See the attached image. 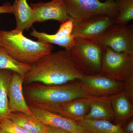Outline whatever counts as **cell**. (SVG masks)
<instances>
[{"mask_svg": "<svg viewBox=\"0 0 133 133\" xmlns=\"http://www.w3.org/2000/svg\"><path fill=\"white\" fill-rule=\"evenodd\" d=\"M0 133H8L5 132V131H3L1 129H0Z\"/></svg>", "mask_w": 133, "mask_h": 133, "instance_id": "83f0119b", "label": "cell"}, {"mask_svg": "<svg viewBox=\"0 0 133 133\" xmlns=\"http://www.w3.org/2000/svg\"><path fill=\"white\" fill-rule=\"evenodd\" d=\"M8 118L15 122L31 133H47V127L44 125L35 115L20 112H13Z\"/></svg>", "mask_w": 133, "mask_h": 133, "instance_id": "ac0fdd59", "label": "cell"}, {"mask_svg": "<svg viewBox=\"0 0 133 133\" xmlns=\"http://www.w3.org/2000/svg\"><path fill=\"white\" fill-rule=\"evenodd\" d=\"M67 14L73 22L99 15L115 18L118 14L115 0H63Z\"/></svg>", "mask_w": 133, "mask_h": 133, "instance_id": "8992f818", "label": "cell"}, {"mask_svg": "<svg viewBox=\"0 0 133 133\" xmlns=\"http://www.w3.org/2000/svg\"><path fill=\"white\" fill-rule=\"evenodd\" d=\"M84 74L77 68L69 51L51 52L31 65L24 84L38 83L58 85L81 79Z\"/></svg>", "mask_w": 133, "mask_h": 133, "instance_id": "6da1fadb", "label": "cell"}, {"mask_svg": "<svg viewBox=\"0 0 133 133\" xmlns=\"http://www.w3.org/2000/svg\"><path fill=\"white\" fill-rule=\"evenodd\" d=\"M23 84L24 77L13 72L8 91L10 110L11 113L20 112L33 115L24 97Z\"/></svg>", "mask_w": 133, "mask_h": 133, "instance_id": "7c38bea8", "label": "cell"}, {"mask_svg": "<svg viewBox=\"0 0 133 133\" xmlns=\"http://www.w3.org/2000/svg\"><path fill=\"white\" fill-rule=\"evenodd\" d=\"M102 46L99 74L125 83L133 78V54L116 52L108 47Z\"/></svg>", "mask_w": 133, "mask_h": 133, "instance_id": "5b68a950", "label": "cell"}, {"mask_svg": "<svg viewBox=\"0 0 133 133\" xmlns=\"http://www.w3.org/2000/svg\"><path fill=\"white\" fill-rule=\"evenodd\" d=\"M89 108L87 97L83 98L62 104L54 112L77 121L84 118Z\"/></svg>", "mask_w": 133, "mask_h": 133, "instance_id": "2e32d148", "label": "cell"}, {"mask_svg": "<svg viewBox=\"0 0 133 133\" xmlns=\"http://www.w3.org/2000/svg\"><path fill=\"white\" fill-rule=\"evenodd\" d=\"M36 22H42L55 20L61 23L70 19L66 12L63 0H51L48 2L31 3Z\"/></svg>", "mask_w": 133, "mask_h": 133, "instance_id": "30bf717a", "label": "cell"}, {"mask_svg": "<svg viewBox=\"0 0 133 133\" xmlns=\"http://www.w3.org/2000/svg\"><path fill=\"white\" fill-rule=\"evenodd\" d=\"M118 8V14L115 18V23L127 24L133 19V0H115Z\"/></svg>", "mask_w": 133, "mask_h": 133, "instance_id": "7402d4cb", "label": "cell"}, {"mask_svg": "<svg viewBox=\"0 0 133 133\" xmlns=\"http://www.w3.org/2000/svg\"><path fill=\"white\" fill-rule=\"evenodd\" d=\"M31 65L19 62L10 56L0 46V70H8L24 77Z\"/></svg>", "mask_w": 133, "mask_h": 133, "instance_id": "44dd1931", "label": "cell"}, {"mask_svg": "<svg viewBox=\"0 0 133 133\" xmlns=\"http://www.w3.org/2000/svg\"><path fill=\"white\" fill-rule=\"evenodd\" d=\"M123 131L125 133H133V119H131L127 124L122 126Z\"/></svg>", "mask_w": 133, "mask_h": 133, "instance_id": "cb8c5ba5", "label": "cell"}, {"mask_svg": "<svg viewBox=\"0 0 133 133\" xmlns=\"http://www.w3.org/2000/svg\"><path fill=\"white\" fill-rule=\"evenodd\" d=\"M74 133H91L90 132H89V131L86 130L85 129L84 131H81V132H78Z\"/></svg>", "mask_w": 133, "mask_h": 133, "instance_id": "4316f807", "label": "cell"}, {"mask_svg": "<svg viewBox=\"0 0 133 133\" xmlns=\"http://www.w3.org/2000/svg\"><path fill=\"white\" fill-rule=\"evenodd\" d=\"M115 23V18L107 15L92 17L73 22L72 35L75 38L95 41Z\"/></svg>", "mask_w": 133, "mask_h": 133, "instance_id": "9c48e42d", "label": "cell"}, {"mask_svg": "<svg viewBox=\"0 0 133 133\" xmlns=\"http://www.w3.org/2000/svg\"><path fill=\"white\" fill-rule=\"evenodd\" d=\"M111 105L115 124L123 126L133 115V101L124 90L112 96Z\"/></svg>", "mask_w": 133, "mask_h": 133, "instance_id": "5bb4252c", "label": "cell"}, {"mask_svg": "<svg viewBox=\"0 0 133 133\" xmlns=\"http://www.w3.org/2000/svg\"><path fill=\"white\" fill-rule=\"evenodd\" d=\"M112 96L88 97L90 108L84 119L115 122V118L111 101Z\"/></svg>", "mask_w": 133, "mask_h": 133, "instance_id": "4fadbf2b", "label": "cell"}, {"mask_svg": "<svg viewBox=\"0 0 133 133\" xmlns=\"http://www.w3.org/2000/svg\"><path fill=\"white\" fill-rule=\"evenodd\" d=\"M0 129L8 133H31L7 118L0 121Z\"/></svg>", "mask_w": 133, "mask_h": 133, "instance_id": "603a6c76", "label": "cell"}, {"mask_svg": "<svg viewBox=\"0 0 133 133\" xmlns=\"http://www.w3.org/2000/svg\"><path fill=\"white\" fill-rule=\"evenodd\" d=\"M47 133H70L62 129L54 128L49 127H47Z\"/></svg>", "mask_w": 133, "mask_h": 133, "instance_id": "484cf974", "label": "cell"}, {"mask_svg": "<svg viewBox=\"0 0 133 133\" xmlns=\"http://www.w3.org/2000/svg\"><path fill=\"white\" fill-rule=\"evenodd\" d=\"M0 46L13 58L30 65L53 49L51 44L32 41L23 35V31L16 28L0 31Z\"/></svg>", "mask_w": 133, "mask_h": 133, "instance_id": "3957f363", "label": "cell"}, {"mask_svg": "<svg viewBox=\"0 0 133 133\" xmlns=\"http://www.w3.org/2000/svg\"><path fill=\"white\" fill-rule=\"evenodd\" d=\"M12 6V14L16 21V29L23 31L28 30L36 22L33 10L27 0H15Z\"/></svg>", "mask_w": 133, "mask_h": 133, "instance_id": "e0dca14e", "label": "cell"}, {"mask_svg": "<svg viewBox=\"0 0 133 133\" xmlns=\"http://www.w3.org/2000/svg\"><path fill=\"white\" fill-rule=\"evenodd\" d=\"M77 122L85 130L91 133H125L121 125L108 121L84 119Z\"/></svg>", "mask_w": 133, "mask_h": 133, "instance_id": "d6986e66", "label": "cell"}, {"mask_svg": "<svg viewBox=\"0 0 133 133\" xmlns=\"http://www.w3.org/2000/svg\"><path fill=\"white\" fill-rule=\"evenodd\" d=\"M95 41L116 52L133 54L132 26L114 23Z\"/></svg>", "mask_w": 133, "mask_h": 133, "instance_id": "52a82bcc", "label": "cell"}, {"mask_svg": "<svg viewBox=\"0 0 133 133\" xmlns=\"http://www.w3.org/2000/svg\"><path fill=\"white\" fill-rule=\"evenodd\" d=\"M29 107L34 115L47 127L62 129L70 133L78 132L85 130L74 120L46 109Z\"/></svg>", "mask_w": 133, "mask_h": 133, "instance_id": "8fae6325", "label": "cell"}, {"mask_svg": "<svg viewBox=\"0 0 133 133\" xmlns=\"http://www.w3.org/2000/svg\"><path fill=\"white\" fill-rule=\"evenodd\" d=\"M12 14V5L6 3L0 6V14Z\"/></svg>", "mask_w": 133, "mask_h": 133, "instance_id": "d4e9b609", "label": "cell"}, {"mask_svg": "<svg viewBox=\"0 0 133 133\" xmlns=\"http://www.w3.org/2000/svg\"><path fill=\"white\" fill-rule=\"evenodd\" d=\"M13 72L0 70V121L11 113L9 104L8 91Z\"/></svg>", "mask_w": 133, "mask_h": 133, "instance_id": "ffe728a7", "label": "cell"}, {"mask_svg": "<svg viewBox=\"0 0 133 133\" xmlns=\"http://www.w3.org/2000/svg\"><path fill=\"white\" fill-rule=\"evenodd\" d=\"M81 87L87 96H112L124 90L126 83L114 80L100 74L84 75L79 80Z\"/></svg>", "mask_w": 133, "mask_h": 133, "instance_id": "ba28073f", "label": "cell"}, {"mask_svg": "<svg viewBox=\"0 0 133 133\" xmlns=\"http://www.w3.org/2000/svg\"><path fill=\"white\" fill-rule=\"evenodd\" d=\"M69 51L75 65L84 75L99 74L102 46L97 41L75 38Z\"/></svg>", "mask_w": 133, "mask_h": 133, "instance_id": "277c9868", "label": "cell"}, {"mask_svg": "<svg viewBox=\"0 0 133 133\" xmlns=\"http://www.w3.org/2000/svg\"><path fill=\"white\" fill-rule=\"evenodd\" d=\"M23 90L29 106L53 112L62 104L89 97L84 92L79 80L58 85L30 83L23 87Z\"/></svg>", "mask_w": 133, "mask_h": 133, "instance_id": "7a4b0ae2", "label": "cell"}, {"mask_svg": "<svg viewBox=\"0 0 133 133\" xmlns=\"http://www.w3.org/2000/svg\"><path fill=\"white\" fill-rule=\"evenodd\" d=\"M73 29V21L69 20L63 23L58 30L54 35H50L43 32H38L36 37L38 41L50 44H55L67 49L70 45V38Z\"/></svg>", "mask_w": 133, "mask_h": 133, "instance_id": "9a60e30c", "label": "cell"}]
</instances>
